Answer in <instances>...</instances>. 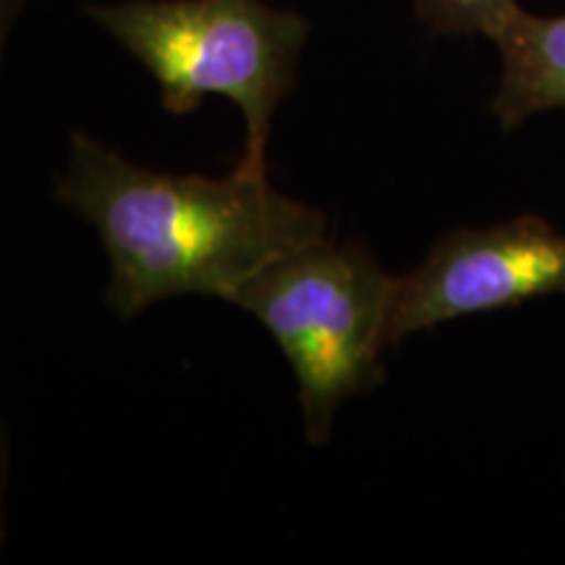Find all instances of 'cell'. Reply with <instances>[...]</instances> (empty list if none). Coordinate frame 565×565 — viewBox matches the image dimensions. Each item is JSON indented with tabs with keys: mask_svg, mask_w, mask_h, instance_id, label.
Wrapping results in <instances>:
<instances>
[{
	"mask_svg": "<svg viewBox=\"0 0 565 565\" xmlns=\"http://www.w3.org/2000/svg\"><path fill=\"white\" fill-rule=\"evenodd\" d=\"M21 6H24V0H0V55H3L6 42H9L13 26H17Z\"/></svg>",
	"mask_w": 565,
	"mask_h": 565,
	"instance_id": "8",
	"label": "cell"
},
{
	"mask_svg": "<svg viewBox=\"0 0 565 565\" xmlns=\"http://www.w3.org/2000/svg\"><path fill=\"white\" fill-rule=\"evenodd\" d=\"M89 17L150 71L162 108L189 116L204 97H228L244 116L236 168L267 175L278 105L296 87L309 21L265 0H126Z\"/></svg>",
	"mask_w": 565,
	"mask_h": 565,
	"instance_id": "2",
	"label": "cell"
},
{
	"mask_svg": "<svg viewBox=\"0 0 565 565\" xmlns=\"http://www.w3.org/2000/svg\"><path fill=\"white\" fill-rule=\"evenodd\" d=\"M565 294V233L545 217L456 228L422 265L395 278L387 341L427 333L471 315L513 309Z\"/></svg>",
	"mask_w": 565,
	"mask_h": 565,
	"instance_id": "4",
	"label": "cell"
},
{
	"mask_svg": "<svg viewBox=\"0 0 565 565\" xmlns=\"http://www.w3.org/2000/svg\"><path fill=\"white\" fill-rule=\"evenodd\" d=\"M487 40L500 53V84L490 103L500 129L513 131L536 113L565 108V13L536 17L515 3Z\"/></svg>",
	"mask_w": 565,
	"mask_h": 565,
	"instance_id": "5",
	"label": "cell"
},
{
	"mask_svg": "<svg viewBox=\"0 0 565 565\" xmlns=\"http://www.w3.org/2000/svg\"><path fill=\"white\" fill-rule=\"evenodd\" d=\"M393 291L395 275L364 244L324 236L275 259L233 294L231 303L263 324L291 364L312 445L330 440L345 401L383 385Z\"/></svg>",
	"mask_w": 565,
	"mask_h": 565,
	"instance_id": "3",
	"label": "cell"
},
{
	"mask_svg": "<svg viewBox=\"0 0 565 565\" xmlns=\"http://www.w3.org/2000/svg\"><path fill=\"white\" fill-rule=\"evenodd\" d=\"M55 202L82 215L108 257V303L137 317L175 296L233 294L275 259L330 236L328 215L280 194L267 175L166 173L71 134Z\"/></svg>",
	"mask_w": 565,
	"mask_h": 565,
	"instance_id": "1",
	"label": "cell"
},
{
	"mask_svg": "<svg viewBox=\"0 0 565 565\" xmlns=\"http://www.w3.org/2000/svg\"><path fill=\"white\" fill-rule=\"evenodd\" d=\"M6 484H9V433H6L3 416H0V547L6 540Z\"/></svg>",
	"mask_w": 565,
	"mask_h": 565,
	"instance_id": "7",
	"label": "cell"
},
{
	"mask_svg": "<svg viewBox=\"0 0 565 565\" xmlns=\"http://www.w3.org/2000/svg\"><path fill=\"white\" fill-rule=\"evenodd\" d=\"M515 6V0H414V11L433 34H484Z\"/></svg>",
	"mask_w": 565,
	"mask_h": 565,
	"instance_id": "6",
	"label": "cell"
}]
</instances>
